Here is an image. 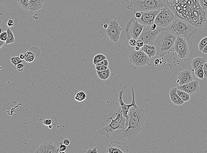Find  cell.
<instances>
[{
	"label": "cell",
	"mask_w": 207,
	"mask_h": 153,
	"mask_svg": "<svg viewBox=\"0 0 207 153\" xmlns=\"http://www.w3.org/2000/svg\"><path fill=\"white\" fill-rule=\"evenodd\" d=\"M128 120L125 127L123 130L122 136L124 138L133 139L138 136L141 131L144 129V122L146 120L145 110L140 107L129 111Z\"/></svg>",
	"instance_id": "cell-1"
},
{
	"label": "cell",
	"mask_w": 207,
	"mask_h": 153,
	"mask_svg": "<svg viewBox=\"0 0 207 153\" xmlns=\"http://www.w3.org/2000/svg\"><path fill=\"white\" fill-rule=\"evenodd\" d=\"M165 29L176 37L183 38L188 41L197 32L198 28L187 21L176 17Z\"/></svg>",
	"instance_id": "cell-2"
},
{
	"label": "cell",
	"mask_w": 207,
	"mask_h": 153,
	"mask_svg": "<svg viewBox=\"0 0 207 153\" xmlns=\"http://www.w3.org/2000/svg\"><path fill=\"white\" fill-rule=\"evenodd\" d=\"M176 38L166 29L161 32L153 44L155 47L157 55L163 58L168 53L175 51L174 46Z\"/></svg>",
	"instance_id": "cell-3"
},
{
	"label": "cell",
	"mask_w": 207,
	"mask_h": 153,
	"mask_svg": "<svg viewBox=\"0 0 207 153\" xmlns=\"http://www.w3.org/2000/svg\"><path fill=\"white\" fill-rule=\"evenodd\" d=\"M113 115L103 121L104 123L111 120L110 124L98 131L100 135H103L109 139H110V135L115 130H124L125 129V125L126 123V119L123 116L122 110L120 106H119L117 109L115 110Z\"/></svg>",
	"instance_id": "cell-4"
},
{
	"label": "cell",
	"mask_w": 207,
	"mask_h": 153,
	"mask_svg": "<svg viewBox=\"0 0 207 153\" xmlns=\"http://www.w3.org/2000/svg\"><path fill=\"white\" fill-rule=\"evenodd\" d=\"M130 5L127 6L129 10L134 13L137 12H145L161 10L165 7L163 0H130Z\"/></svg>",
	"instance_id": "cell-5"
},
{
	"label": "cell",
	"mask_w": 207,
	"mask_h": 153,
	"mask_svg": "<svg viewBox=\"0 0 207 153\" xmlns=\"http://www.w3.org/2000/svg\"><path fill=\"white\" fill-rule=\"evenodd\" d=\"M176 15L172 10L165 6L158 13L154 21V23L158 27L166 28L175 18Z\"/></svg>",
	"instance_id": "cell-6"
},
{
	"label": "cell",
	"mask_w": 207,
	"mask_h": 153,
	"mask_svg": "<svg viewBox=\"0 0 207 153\" xmlns=\"http://www.w3.org/2000/svg\"><path fill=\"white\" fill-rule=\"evenodd\" d=\"M144 26L139 24L135 17L130 19L125 28V32L128 40H129L131 38H135L136 40L138 39Z\"/></svg>",
	"instance_id": "cell-7"
},
{
	"label": "cell",
	"mask_w": 207,
	"mask_h": 153,
	"mask_svg": "<svg viewBox=\"0 0 207 153\" xmlns=\"http://www.w3.org/2000/svg\"><path fill=\"white\" fill-rule=\"evenodd\" d=\"M175 51L177 54L178 57L179 59L184 61H189L190 58H188L190 49L187 42V41L183 38L177 37L174 46Z\"/></svg>",
	"instance_id": "cell-8"
},
{
	"label": "cell",
	"mask_w": 207,
	"mask_h": 153,
	"mask_svg": "<svg viewBox=\"0 0 207 153\" xmlns=\"http://www.w3.org/2000/svg\"><path fill=\"white\" fill-rule=\"evenodd\" d=\"M165 28L158 26L155 30H151L148 26H144L142 32L138 38L144 42V44H153L157 35Z\"/></svg>",
	"instance_id": "cell-9"
},
{
	"label": "cell",
	"mask_w": 207,
	"mask_h": 153,
	"mask_svg": "<svg viewBox=\"0 0 207 153\" xmlns=\"http://www.w3.org/2000/svg\"><path fill=\"white\" fill-rule=\"evenodd\" d=\"M127 86H125L122 90H121L119 93V106L121 107L122 110L123 114V116L126 119V125L127 122L128 120V113L129 112L130 109L131 107H134L135 109L138 108V107L136 105V102H135V91H134V88L132 87H131L132 88V103L130 104H126L123 101V95L124 93L125 89L126 88Z\"/></svg>",
	"instance_id": "cell-10"
},
{
	"label": "cell",
	"mask_w": 207,
	"mask_h": 153,
	"mask_svg": "<svg viewBox=\"0 0 207 153\" xmlns=\"http://www.w3.org/2000/svg\"><path fill=\"white\" fill-rule=\"evenodd\" d=\"M122 28L119 25L118 22L115 20L110 21L106 33L110 40L113 42H117L119 40Z\"/></svg>",
	"instance_id": "cell-11"
},
{
	"label": "cell",
	"mask_w": 207,
	"mask_h": 153,
	"mask_svg": "<svg viewBox=\"0 0 207 153\" xmlns=\"http://www.w3.org/2000/svg\"><path fill=\"white\" fill-rule=\"evenodd\" d=\"M161 10H154L149 12H141V16L137 19L138 22L144 26H149L154 23L157 15Z\"/></svg>",
	"instance_id": "cell-12"
},
{
	"label": "cell",
	"mask_w": 207,
	"mask_h": 153,
	"mask_svg": "<svg viewBox=\"0 0 207 153\" xmlns=\"http://www.w3.org/2000/svg\"><path fill=\"white\" fill-rule=\"evenodd\" d=\"M108 153H128L129 152L128 146L123 142H112L107 148Z\"/></svg>",
	"instance_id": "cell-13"
},
{
	"label": "cell",
	"mask_w": 207,
	"mask_h": 153,
	"mask_svg": "<svg viewBox=\"0 0 207 153\" xmlns=\"http://www.w3.org/2000/svg\"><path fill=\"white\" fill-rule=\"evenodd\" d=\"M177 88L191 95L196 93L199 90V83L198 81L195 80L183 85H179Z\"/></svg>",
	"instance_id": "cell-14"
},
{
	"label": "cell",
	"mask_w": 207,
	"mask_h": 153,
	"mask_svg": "<svg viewBox=\"0 0 207 153\" xmlns=\"http://www.w3.org/2000/svg\"><path fill=\"white\" fill-rule=\"evenodd\" d=\"M36 153H58L57 146L52 142H44L35 151Z\"/></svg>",
	"instance_id": "cell-15"
},
{
	"label": "cell",
	"mask_w": 207,
	"mask_h": 153,
	"mask_svg": "<svg viewBox=\"0 0 207 153\" xmlns=\"http://www.w3.org/2000/svg\"><path fill=\"white\" fill-rule=\"evenodd\" d=\"M193 81V76L191 72L189 70H185L179 73L177 83L179 85H182Z\"/></svg>",
	"instance_id": "cell-16"
},
{
	"label": "cell",
	"mask_w": 207,
	"mask_h": 153,
	"mask_svg": "<svg viewBox=\"0 0 207 153\" xmlns=\"http://www.w3.org/2000/svg\"><path fill=\"white\" fill-rule=\"evenodd\" d=\"M177 87H173L170 90L169 96H170V100L175 105L181 106L185 102L182 100V99L177 93Z\"/></svg>",
	"instance_id": "cell-17"
},
{
	"label": "cell",
	"mask_w": 207,
	"mask_h": 153,
	"mask_svg": "<svg viewBox=\"0 0 207 153\" xmlns=\"http://www.w3.org/2000/svg\"><path fill=\"white\" fill-rule=\"evenodd\" d=\"M128 56L130 63L136 67H141L139 61V51L133 50L130 52Z\"/></svg>",
	"instance_id": "cell-18"
},
{
	"label": "cell",
	"mask_w": 207,
	"mask_h": 153,
	"mask_svg": "<svg viewBox=\"0 0 207 153\" xmlns=\"http://www.w3.org/2000/svg\"><path fill=\"white\" fill-rule=\"evenodd\" d=\"M141 50L143 51L150 58H152L157 55V50L153 44H144L141 48Z\"/></svg>",
	"instance_id": "cell-19"
},
{
	"label": "cell",
	"mask_w": 207,
	"mask_h": 153,
	"mask_svg": "<svg viewBox=\"0 0 207 153\" xmlns=\"http://www.w3.org/2000/svg\"><path fill=\"white\" fill-rule=\"evenodd\" d=\"M206 62L205 58L204 57H197L193 58L191 63V68L192 70L198 69L201 67L203 66L204 64Z\"/></svg>",
	"instance_id": "cell-20"
},
{
	"label": "cell",
	"mask_w": 207,
	"mask_h": 153,
	"mask_svg": "<svg viewBox=\"0 0 207 153\" xmlns=\"http://www.w3.org/2000/svg\"><path fill=\"white\" fill-rule=\"evenodd\" d=\"M139 52L140 66H145V65L149 64L151 61V58H150L145 53H144L141 50H139Z\"/></svg>",
	"instance_id": "cell-21"
},
{
	"label": "cell",
	"mask_w": 207,
	"mask_h": 153,
	"mask_svg": "<svg viewBox=\"0 0 207 153\" xmlns=\"http://www.w3.org/2000/svg\"><path fill=\"white\" fill-rule=\"evenodd\" d=\"M97 74L98 77L102 81H106L107 79H109L111 75V71L109 68H108L107 69L102 71H99L96 70Z\"/></svg>",
	"instance_id": "cell-22"
},
{
	"label": "cell",
	"mask_w": 207,
	"mask_h": 153,
	"mask_svg": "<svg viewBox=\"0 0 207 153\" xmlns=\"http://www.w3.org/2000/svg\"><path fill=\"white\" fill-rule=\"evenodd\" d=\"M7 32L8 36H7V39L6 42V44L8 45L14 43L15 42V38L13 32L9 28H7Z\"/></svg>",
	"instance_id": "cell-23"
},
{
	"label": "cell",
	"mask_w": 207,
	"mask_h": 153,
	"mask_svg": "<svg viewBox=\"0 0 207 153\" xmlns=\"http://www.w3.org/2000/svg\"><path fill=\"white\" fill-rule=\"evenodd\" d=\"M176 92L183 101L187 102L190 100V94H188L187 93L185 92V91L178 89L177 90Z\"/></svg>",
	"instance_id": "cell-24"
},
{
	"label": "cell",
	"mask_w": 207,
	"mask_h": 153,
	"mask_svg": "<svg viewBox=\"0 0 207 153\" xmlns=\"http://www.w3.org/2000/svg\"><path fill=\"white\" fill-rule=\"evenodd\" d=\"M25 58L24 61L28 63H31V62H33L35 61V54L33 52L29 51H27L24 53Z\"/></svg>",
	"instance_id": "cell-25"
},
{
	"label": "cell",
	"mask_w": 207,
	"mask_h": 153,
	"mask_svg": "<svg viewBox=\"0 0 207 153\" xmlns=\"http://www.w3.org/2000/svg\"><path fill=\"white\" fill-rule=\"evenodd\" d=\"M86 93L83 91L78 92L75 96V99L77 101L81 102L84 101L86 98Z\"/></svg>",
	"instance_id": "cell-26"
},
{
	"label": "cell",
	"mask_w": 207,
	"mask_h": 153,
	"mask_svg": "<svg viewBox=\"0 0 207 153\" xmlns=\"http://www.w3.org/2000/svg\"><path fill=\"white\" fill-rule=\"evenodd\" d=\"M194 75L196 77L201 80H203L204 79V72L203 70V66L201 67L198 69L194 71Z\"/></svg>",
	"instance_id": "cell-27"
},
{
	"label": "cell",
	"mask_w": 207,
	"mask_h": 153,
	"mask_svg": "<svg viewBox=\"0 0 207 153\" xmlns=\"http://www.w3.org/2000/svg\"><path fill=\"white\" fill-rule=\"evenodd\" d=\"M19 5L23 9L29 10L30 0H17Z\"/></svg>",
	"instance_id": "cell-28"
},
{
	"label": "cell",
	"mask_w": 207,
	"mask_h": 153,
	"mask_svg": "<svg viewBox=\"0 0 207 153\" xmlns=\"http://www.w3.org/2000/svg\"><path fill=\"white\" fill-rule=\"evenodd\" d=\"M107 59L106 56L103 54H97L94 56L93 58V63L94 64H96L101 61H102L104 59Z\"/></svg>",
	"instance_id": "cell-29"
},
{
	"label": "cell",
	"mask_w": 207,
	"mask_h": 153,
	"mask_svg": "<svg viewBox=\"0 0 207 153\" xmlns=\"http://www.w3.org/2000/svg\"><path fill=\"white\" fill-rule=\"evenodd\" d=\"M207 44V36L203 38L198 43V49L200 51H201L203 49Z\"/></svg>",
	"instance_id": "cell-30"
},
{
	"label": "cell",
	"mask_w": 207,
	"mask_h": 153,
	"mask_svg": "<svg viewBox=\"0 0 207 153\" xmlns=\"http://www.w3.org/2000/svg\"><path fill=\"white\" fill-rule=\"evenodd\" d=\"M11 60V62L14 64V65H17L18 64H19V63H23L24 60L21 59L19 57H12V58H11L10 59Z\"/></svg>",
	"instance_id": "cell-31"
},
{
	"label": "cell",
	"mask_w": 207,
	"mask_h": 153,
	"mask_svg": "<svg viewBox=\"0 0 207 153\" xmlns=\"http://www.w3.org/2000/svg\"><path fill=\"white\" fill-rule=\"evenodd\" d=\"M199 3L202 9L204 10L207 9V0H198Z\"/></svg>",
	"instance_id": "cell-32"
},
{
	"label": "cell",
	"mask_w": 207,
	"mask_h": 153,
	"mask_svg": "<svg viewBox=\"0 0 207 153\" xmlns=\"http://www.w3.org/2000/svg\"><path fill=\"white\" fill-rule=\"evenodd\" d=\"M67 149V146L62 143H60V146L59 148H58V153H65V151Z\"/></svg>",
	"instance_id": "cell-33"
},
{
	"label": "cell",
	"mask_w": 207,
	"mask_h": 153,
	"mask_svg": "<svg viewBox=\"0 0 207 153\" xmlns=\"http://www.w3.org/2000/svg\"><path fill=\"white\" fill-rule=\"evenodd\" d=\"M8 27L6 25V24L0 20V34L3 32L7 31Z\"/></svg>",
	"instance_id": "cell-34"
},
{
	"label": "cell",
	"mask_w": 207,
	"mask_h": 153,
	"mask_svg": "<svg viewBox=\"0 0 207 153\" xmlns=\"http://www.w3.org/2000/svg\"><path fill=\"white\" fill-rule=\"evenodd\" d=\"M7 36H8V34H7V31L2 32L0 34V40L6 42L7 39Z\"/></svg>",
	"instance_id": "cell-35"
},
{
	"label": "cell",
	"mask_w": 207,
	"mask_h": 153,
	"mask_svg": "<svg viewBox=\"0 0 207 153\" xmlns=\"http://www.w3.org/2000/svg\"><path fill=\"white\" fill-rule=\"evenodd\" d=\"M109 62L108 60L107 59H104L102 61H101L100 62L98 63L97 64H96V66L97 65H104V66H109Z\"/></svg>",
	"instance_id": "cell-36"
},
{
	"label": "cell",
	"mask_w": 207,
	"mask_h": 153,
	"mask_svg": "<svg viewBox=\"0 0 207 153\" xmlns=\"http://www.w3.org/2000/svg\"><path fill=\"white\" fill-rule=\"evenodd\" d=\"M109 68V66H104V65H97L96 66L95 68L96 70L99 71H102L107 69Z\"/></svg>",
	"instance_id": "cell-37"
},
{
	"label": "cell",
	"mask_w": 207,
	"mask_h": 153,
	"mask_svg": "<svg viewBox=\"0 0 207 153\" xmlns=\"http://www.w3.org/2000/svg\"><path fill=\"white\" fill-rule=\"evenodd\" d=\"M129 44L131 46L135 47L137 45V40L135 38H131L129 40Z\"/></svg>",
	"instance_id": "cell-38"
},
{
	"label": "cell",
	"mask_w": 207,
	"mask_h": 153,
	"mask_svg": "<svg viewBox=\"0 0 207 153\" xmlns=\"http://www.w3.org/2000/svg\"><path fill=\"white\" fill-rule=\"evenodd\" d=\"M24 69V65L23 63H19L16 65V69L18 71L22 72Z\"/></svg>",
	"instance_id": "cell-39"
},
{
	"label": "cell",
	"mask_w": 207,
	"mask_h": 153,
	"mask_svg": "<svg viewBox=\"0 0 207 153\" xmlns=\"http://www.w3.org/2000/svg\"><path fill=\"white\" fill-rule=\"evenodd\" d=\"M53 123V121L50 119H47L43 121V124L45 125L49 126L51 125Z\"/></svg>",
	"instance_id": "cell-40"
},
{
	"label": "cell",
	"mask_w": 207,
	"mask_h": 153,
	"mask_svg": "<svg viewBox=\"0 0 207 153\" xmlns=\"http://www.w3.org/2000/svg\"><path fill=\"white\" fill-rule=\"evenodd\" d=\"M85 152L87 153H97L98 151L97 150V148L94 147L93 149L89 148V149L87 150V151H85Z\"/></svg>",
	"instance_id": "cell-41"
},
{
	"label": "cell",
	"mask_w": 207,
	"mask_h": 153,
	"mask_svg": "<svg viewBox=\"0 0 207 153\" xmlns=\"http://www.w3.org/2000/svg\"><path fill=\"white\" fill-rule=\"evenodd\" d=\"M144 42L141 39L138 38L137 39V46H139V47H142L144 45Z\"/></svg>",
	"instance_id": "cell-42"
},
{
	"label": "cell",
	"mask_w": 207,
	"mask_h": 153,
	"mask_svg": "<svg viewBox=\"0 0 207 153\" xmlns=\"http://www.w3.org/2000/svg\"><path fill=\"white\" fill-rule=\"evenodd\" d=\"M203 70L204 72V79H207V62L204 64Z\"/></svg>",
	"instance_id": "cell-43"
},
{
	"label": "cell",
	"mask_w": 207,
	"mask_h": 153,
	"mask_svg": "<svg viewBox=\"0 0 207 153\" xmlns=\"http://www.w3.org/2000/svg\"><path fill=\"white\" fill-rule=\"evenodd\" d=\"M14 25V22L13 20L10 19L7 22V26L9 27H12Z\"/></svg>",
	"instance_id": "cell-44"
},
{
	"label": "cell",
	"mask_w": 207,
	"mask_h": 153,
	"mask_svg": "<svg viewBox=\"0 0 207 153\" xmlns=\"http://www.w3.org/2000/svg\"><path fill=\"white\" fill-rule=\"evenodd\" d=\"M148 26L149 29H150L151 30H155L157 29V28L158 26H157V25L156 24H155L154 23L153 24H152L150 25L149 26Z\"/></svg>",
	"instance_id": "cell-45"
},
{
	"label": "cell",
	"mask_w": 207,
	"mask_h": 153,
	"mask_svg": "<svg viewBox=\"0 0 207 153\" xmlns=\"http://www.w3.org/2000/svg\"><path fill=\"white\" fill-rule=\"evenodd\" d=\"M70 143L71 141L70 140H69V139L66 138V139H64V140H63V143L64 145H65L67 146H69L70 144Z\"/></svg>",
	"instance_id": "cell-46"
},
{
	"label": "cell",
	"mask_w": 207,
	"mask_h": 153,
	"mask_svg": "<svg viewBox=\"0 0 207 153\" xmlns=\"http://www.w3.org/2000/svg\"><path fill=\"white\" fill-rule=\"evenodd\" d=\"M135 18L137 19H138L140 18L141 16V12H135Z\"/></svg>",
	"instance_id": "cell-47"
},
{
	"label": "cell",
	"mask_w": 207,
	"mask_h": 153,
	"mask_svg": "<svg viewBox=\"0 0 207 153\" xmlns=\"http://www.w3.org/2000/svg\"><path fill=\"white\" fill-rule=\"evenodd\" d=\"M161 60L160 59H156L154 61V64L156 66H158L159 64H162V63H161Z\"/></svg>",
	"instance_id": "cell-48"
},
{
	"label": "cell",
	"mask_w": 207,
	"mask_h": 153,
	"mask_svg": "<svg viewBox=\"0 0 207 153\" xmlns=\"http://www.w3.org/2000/svg\"><path fill=\"white\" fill-rule=\"evenodd\" d=\"M201 52H202L203 54H207V44L204 47V48L203 49Z\"/></svg>",
	"instance_id": "cell-49"
},
{
	"label": "cell",
	"mask_w": 207,
	"mask_h": 153,
	"mask_svg": "<svg viewBox=\"0 0 207 153\" xmlns=\"http://www.w3.org/2000/svg\"><path fill=\"white\" fill-rule=\"evenodd\" d=\"M19 58H21V59H22V60H24L25 58L24 54H23V53H21V54H20V55H19Z\"/></svg>",
	"instance_id": "cell-50"
},
{
	"label": "cell",
	"mask_w": 207,
	"mask_h": 153,
	"mask_svg": "<svg viewBox=\"0 0 207 153\" xmlns=\"http://www.w3.org/2000/svg\"><path fill=\"white\" fill-rule=\"evenodd\" d=\"M5 43V42L2 41L1 40H0V49L4 45V44Z\"/></svg>",
	"instance_id": "cell-51"
},
{
	"label": "cell",
	"mask_w": 207,
	"mask_h": 153,
	"mask_svg": "<svg viewBox=\"0 0 207 153\" xmlns=\"http://www.w3.org/2000/svg\"><path fill=\"white\" fill-rule=\"evenodd\" d=\"M135 50L136 51H139L141 50V48L139 47V46H135Z\"/></svg>",
	"instance_id": "cell-52"
},
{
	"label": "cell",
	"mask_w": 207,
	"mask_h": 153,
	"mask_svg": "<svg viewBox=\"0 0 207 153\" xmlns=\"http://www.w3.org/2000/svg\"><path fill=\"white\" fill-rule=\"evenodd\" d=\"M44 1V0H30V3L34 2H38V1Z\"/></svg>",
	"instance_id": "cell-53"
},
{
	"label": "cell",
	"mask_w": 207,
	"mask_h": 153,
	"mask_svg": "<svg viewBox=\"0 0 207 153\" xmlns=\"http://www.w3.org/2000/svg\"><path fill=\"white\" fill-rule=\"evenodd\" d=\"M109 25L107 24H105L103 25V28H104L107 29L108 28Z\"/></svg>",
	"instance_id": "cell-54"
},
{
	"label": "cell",
	"mask_w": 207,
	"mask_h": 153,
	"mask_svg": "<svg viewBox=\"0 0 207 153\" xmlns=\"http://www.w3.org/2000/svg\"><path fill=\"white\" fill-rule=\"evenodd\" d=\"M49 127L50 129H51L52 128H53V126L52 125H50L49 126Z\"/></svg>",
	"instance_id": "cell-55"
},
{
	"label": "cell",
	"mask_w": 207,
	"mask_h": 153,
	"mask_svg": "<svg viewBox=\"0 0 207 153\" xmlns=\"http://www.w3.org/2000/svg\"><path fill=\"white\" fill-rule=\"evenodd\" d=\"M2 69V66H1V65H0V70H1V69Z\"/></svg>",
	"instance_id": "cell-56"
},
{
	"label": "cell",
	"mask_w": 207,
	"mask_h": 153,
	"mask_svg": "<svg viewBox=\"0 0 207 153\" xmlns=\"http://www.w3.org/2000/svg\"><path fill=\"white\" fill-rule=\"evenodd\" d=\"M3 15V14H2V13H0V15Z\"/></svg>",
	"instance_id": "cell-57"
}]
</instances>
